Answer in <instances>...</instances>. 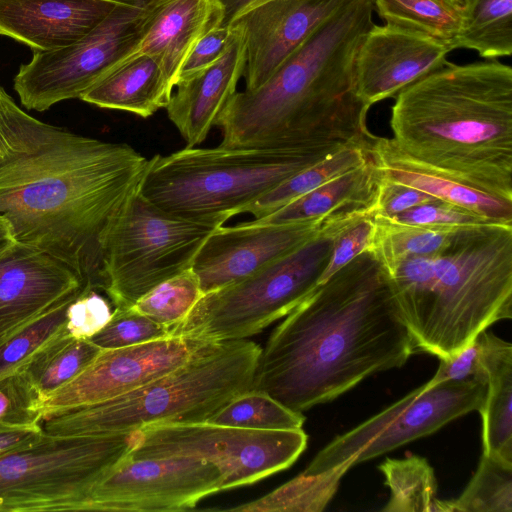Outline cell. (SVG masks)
I'll list each match as a JSON object with an SVG mask.
<instances>
[{
  "label": "cell",
  "mask_w": 512,
  "mask_h": 512,
  "mask_svg": "<svg viewBox=\"0 0 512 512\" xmlns=\"http://www.w3.org/2000/svg\"><path fill=\"white\" fill-rule=\"evenodd\" d=\"M147 162L129 144L36 119L0 85V215L17 242L67 264L85 288L103 290L106 238Z\"/></svg>",
  "instance_id": "obj_1"
},
{
  "label": "cell",
  "mask_w": 512,
  "mask_h": 512,
  "mask_svg": "<svg viewBox=\"0 0 512 512\" xmlns=\"http://www.w3.org/2000/svg\"><path fill=\"white\" fill-rule=\"evenodd\" d=\"M417 350L386 273L363 251L320 284L271 333L252 389L303 413Z\"/></svg>",
  "instance_id": "obj_2"
},
{
  "label": "cell",
  "mask_w": 512,
  "mask_h": 512,
  "mask_svg": "<svg viewBox=\"0 0 512 512\" xmlns=\"http://www.w3.org/2000/svg\"><path fill=\"white\" fill-rule=\"evenodd\" d=\"M374 0H356L315 30L260 87L236 92L217 126L220 145L333 153L366 145L370 108L354 81Z\"/></svg>",
  "instance_id": "obj_3"
},
{
  "label": "cell",
  "mask_w": 512,
  "mask_h": 512,
  "mask_svg": "<svg viewBox=\"0 0 512 512\" xmlns=\"http://www.w3.org/2000/svg\"><path fill=\"white\" fill-rule=\"evenodd\" d=\"M394 144L462 184L512 202V69L447 62L396 95Z\"/></svg>",
  "instance_id": "obj_4"
},
{
  "label": "cell",
  "mask_w": 512,
  "mask_h": 512,
  "mask_svg": "<svg viewBox=\"0 0 512 512\" xmlns=\"http://www.w3.org/2000/svg\"><path fill=\"white\" fill-rule=\"evenodd\" d=\"M387 278L417 350L449 359L512 318V225L459 227L442 249L405 258Z\"/></svg>",
  "instance_id": "obj_5"
},
{
  "label": "cell",
  "mask_w": 512,
  "mask_h": 512,
  "mask_svg": "<svg viewBox=\"0 0 512 512\" xmlns=\"http://www.w3.org/2000/svg\"><path fill=\"white\" fill-rule=\"evenodd\" d=\"M262 348L248 339L211 342L172 371L111 400L49 418L51 435L129 434L149 425L207 421L252 389Z\"/></svg>",
  "instance_id": "obj_6"
},
{
  "label": "cell",
  "mask_w": 512,
  "mask_h": 512,
  "mask_svg": "<svg viewBox=\"0 0 512 512\" xmlns=\"http://www.w3.org/2000/svg\"><path fill=\"white\" fill-rule=\"evenodd\" d=\"M329 154L223 145L185 147L148 159L139 193L169 213L226 222Z\"/></svg>",
  "instance_id": "obj_7"
},
{
  "label": "cell",
  "mask_w": 512,
  "mask_h": 512,
  "mask_svg": "<svg viewBox=\"0 0 512 512\" xmlns=\"http://www.w3.org/2000/svg\"><path fill=\"white\" fill-rule=\"evenodd\" d=\"M363 214L335 213L323 229L250 275L204 294L170 336L213 342L247 339L286 316L318 286L337 231Z\"/></svg>",
  "instance_id": "obj_8"
},
{
  "label": "cell",
  "mask_w": 512,
  "mask_h": 512,
  "mask_svg": "<svg viewBox=\"0 0 512 512\" xmlns=\"http://www.w3.org/2000/svg\"><path fill=\"white\" fill-rule=\"evenodd\" d=\"M128 455V434L45 432L0 456V512L90 511L95 484Z\"/></svg>",
  "instance_id": "obj_9"
},
{
  "label": "cell",
  "mask_w": 512,
  "mask_h": 512,
  "mask_svg": "<svg viewBox=\"0 0 512 512\" xmlns=\"http://www.w3.org/2000/svg\"><path fill=\"white\" fill-rule=\"evenodd\" d=\"M219 219L169 213L138 192L111 228L103 248V291L113 305L130 308L163 281L191 267Z\"/></svg>",
  "instance_id": "obj_10"
},
{
  "label": "cell",
  "mask_w": 512,
  "mask_h": 512,
  "mask_svg": "<svg viewBox=\"0 0 512 512\" xmlns=\"http://www.w3.org/2000/svg\"><path fill=\"white\" fill-rule=\"evenodd\" d=\"M164 0H118L110 13L71 45L33 50L21 65L14 89L28 110L45 111L64 100L81 98L94 84L137 53Z\"/></svg>",
  "instance_id": "obj_11"
},
{
  "label": "cell",
  "mask_w": 512,
  "mask_h": 512,
  "mask_svg": "<svg viewBox=\"0 0 512 512\" xmlns=\"http://www.w3.org/2000/svg\"><path fill=\"white\" fill-rule=\"evenodd\" d=\"M307 440L303 429L258 430L208 421L149 425L128 434L131 458L179 456L215 464L224 476L223 491L287 469Z\"/></svg>",
  "instance_id": "obj_12"
},
{
  "label": "cell",
  "mask_w": 512,
  "mask_h": 512,
  "mask_svg": "<svg viewBox=\"0 0 512 512\" xmlns=\"http://www.w3.org/2000/svg\"><path fill=\"white\" fill-rule=\"evenodd\" d=\"M486 382L478 378L428 382L337 436L302 472L318 475L340 465H353L378 457L408 442L427 436L472 411H480Z\"/></svg>",
  "instance_id": "obj_13"
},
{
  "label": "cell",
  "mask_w": 512,
  "mask_h": 512,
  "mask_svg": "<svg viewBox=\"0 0 512 512\" xmlns=\"http://www.w3.org/2000/svg\"><path fill=\"white\" fill-rule=\"evenodd\" d=\"M213 463L193 457L124 458L93 487L90 511H182L223 491Z\"/></svg>",
  "instance_id": "obj_14"
},
{
  "label": "cell",
  "mask_w": 512,
  "mask_h": 512,
  "mask_svg": "<svg viewBox=\"0 0 512 512\" xmlns=\"http://www.w3.org/2000/svg\"><path fill=\"white\" fill-rule=\"evenodd\" d=\"M211 342L168 336L129 347L101 350L81 373L42 401V422L135 390L184 364Z\"/></svg>",
  "instance_id": "obj_15"
},
{
  "label": "cell",
  "mask_w": 512,
  "mask_h": 512,
  "mask_svg": "<svg viewBox=\"0 0 512 512\" xmlns=\"http://www.w3.org/2000/svg\"><path fill=\"white\" fill-rule=\"evenodd\" d=\"M328 217L287 224L253 220L217 227L191 265L203 295L236 282L293 251L318 234Z\"/></svg>",
  "instance_id": "obj_16"
},
{
  "label": "cell",
  "mask_w": 512,
  "mask_h": 512,
  "mask_svg": "<svg viewBox=\"0 0 512 512\" xmlns=\"http://www.w3.org/2000/svg\"><path fill=\"white\" fill-rule=\"evenodd\" d=\"M356 0H267L242 13L246 44L245 90L264 84L307 38Z\"/></svg>",
  "instance_id": "obj_17"
},
{
  "label": "cell",
  "mask_w": 512,
  "mask_h": 512,
  "mask_svg": "<svg viewBox=\"0 0 512 512\" xmlns=\"http://www.w3.org/2000/svg\"><path fill=\"white\" fill-rule=\"evenodd\" d=\"M451 49L427 35L373 24L354 59L357 95L370 107L441 68Z\"/></svg>",
  "instance_id": "obj_18"
},
{
  "label": "cell",
  "mask_w": 512,
  "mask_h": 512,
  "mask_svg": "<svg viewBox=\"0 0 512 512\" xmlns=\"http://www.w3.org/2000/svg\"><path fill=\"white\" fill-rule=\"evenodd\" d=\"M83 288L81 278L67 264L16 242L0 257V343Z\"/></svg>",
  "instance_id": "obj_19"
},
{
  "label": "cell",
  "mask_w": 512,
  "mask_h": 512,
  "mask_svg": "<svg viewBox=\"0 0 512 512\" xmlns=\"http://www.w3.org/2000/svg\"><path fill=\"white\" fill-rule=\"evenodd\" d=\"M229 26L234 33L223 55L209 67L180 79L166 107L168 118L185 140L186 147H195L206 140L244 75V33L239 25Z\"/></svg>",
  "instance_id": "obj_20"
},
{
  "label": "cell",
  "mask_w": 512,
  "mask_h": 512,
  "mask_svg": "<svg viewBox=\"0 0 512 512\" xmlns=\"http://www.w3.org/2000/svg\"><path fill=\"white\" fill-rule=\"evenodd\" d=\"M118 0H0V34L33 50L59 49L98 25Z\"/></svg>",
  "instance_id": "obj_21"
},
{
  "label": "cell",
  "mask_w": 512,
  "mask_h": 512,
  "mask_svg": "<svg viewBox=\"0 0 512 512\" xmlns=\"http://www.w3.org/2000/svg\"><path fill=\"white\" fill-rule=\"evenodd\" d=\"M368 151L380 175L438 200L470 210L493 222L512 225V202L487 194L441 173L402 152L392 139L371 135Z\"/></svg>",
  "instance_id": "obj_22"
},
{
  "label": "cell",
  "mask_w": 512,
  "mask_h": 512,
  "mask_svg": "<svg viewBox=\"0 0 512 512\" xmlns=\"http://www.w3.org/2000/svg\"><path fill=\"white\" fill-rule=\"evenodd\" d=\"M223 14L219 0H164L137 52L154 58L175 88L185 59L207 32L221 26Z\"/></svg>",
  "instance_id": "obj_23"
},
{
  "label": "cell",
  "mask_w": 512,
  "mask_h": 512,
  "mask_svg": "<svg viewBox=\"0 0 512 512\" xmlns=\"http://www.w3.org/2000/svg\"><path fill=\"white\" fill-rule=\"evenodd\" d=\"M174 86L151 56L137 52L114 68L82 96L100 108L148 118L166 108Z\"/></svg>",
  "instance_id": "obj_24"
},
{
  "label": "cell",
  "mask_w": 512,
  "mask_h": 512,
  "mask_svg": "<svg viewBox=\"0 0 512 512\" xmlns=\"http://www.w3.org/2000/svg\"><path fill=\"white\" fill-rule=\"evenodd\" d=\"M479 336L487 386L479 411L483 453L512 463V344L486 330Z\"/></svg>",
  "instance_id": "obj_25"
},
{
  "label": "cell",
  "mask_w": 512,
  "mask_h": 512,
  "mask_svg": "<svg viewBox=\"0 0 512 512\" xmlns=\"http://www.w3.org/2000/svg\"><path fill=\"white\" fill-rule=\"evenodd\" d=\"M379 184L380 173L370 156L361 166L334 177L272 214L254 220L287 224L317 220L343 210L374 209Z\"/></svg>",
  "instance_id": "obj_26"
},
{
  "label": "cell",
  "mask_w": 512,
  "mask_h": 512,
  "mask_svg": "<svg viewBox=\"0 0 512 512\" xmlns=\"http://www.w3.org/2000/svg\"><path fill=\"white\" fill-rule=\"evenodd\" d=\"M102 349L67 329L42 347L20 371L42 401L81 373Z\"/></svg>",
  "instance_id": "obj_27"
},
{
  "label": "cell",
  "mask_w": 512,
  "mask_h": 512,
  "mask_svg": "<svg viewBox=\"0 0 512 512\" xmlns=\"http://www.w3.org/2000/svg\"><path fill=\"white\" fill-rule=\"evenodd\" d=\"M368 145H351L327 155L264 194L243 213L251 214L254 219L263 218L334 177L361 166L370 157Z\"/></svg>",
  "instance_id": "obj_28"
},
{
  "label": "cell",
  "mask_w": 512,
  "mask_h": 512,
  "mask_svg": "<svg viewBox=\"0 0 512 512\" xmlns=\"http://www.w3.org/2000/svg\"><path fill=\"white\" fill-rule=\"evenodd\" d=\"M390 489L384 512H445L437 498V480L428 461L411 455L403 459L386 458L379 465Z\"/></svg>",
  "instance_id": "obj_29"
},
{
  "label": "cell",
  "mask_w": 512,
  "mask_h": 512,
  "mask_svg": "<svg viewBox=\"0 0 512 512\" xmlns=\"http://www.w3.org/2000/svg\"><path fill=\"white\" fill-rule=\"evenodd\" d=\"M476 51L486 59L512 53V0H469L455 49Z\"/></svg>",
  "instance_id": "obj_30"
},
{
  "label": "cell",
  "mask_w": 512,
  "mask_h": 512,
  "mask_svg": "<svg viewBox=\"0 0 512 512\" xmlns=\"http://www.w3.org/2000/svg\"><path fill=\"white\" fill-rule=\"evenodd\" d=\"M369 247L387 277L397 265L413 255L434 253L448 244L459 227H428L392 223L375 219Z\"/></svg>",
  "instance_id": "obj_31"
},
{
  "label": "cell",
  "mask_w": 512,
  "mask_h": 512,
  "mask_svg": "<svg viewBox=\"0 0 512 512\" xmlns=\"http://www.w3.org/2000/svg\"><path fill=\"white\" fill-rule=\"evenodd\" d=\"M374 10L386 24L412 30L455 49L463 17L439 0H374Z\"/></svg>",
  "instance_id": "obj_32"
},
{
  "label": "cell",
  "mask_w": 512,
  "mask_h": 512,
  "mask_svg": "<svg viewBox=\"0 0 512 512\" xmlns=\"http://www.w3.org/2000/svg\"><path fill=\"white\" fill-rule=\"evenodd\" d=\"M349 468L343 464L318 475L300 473L269 494L228 510L239 512L322 511L336 493L341 477Z\"/></svg>",
  "instance_id": "obj_33"
},
{
  "label": "cell",
  "mask_w": 512,
  "mask_h": 512,
  "mask_svg": "<svg viewBox=\"0 0 512 512\" xmlns=\"http://www.w3.org/2000/svg\"><path fill=\"white\" fill-rule=\"evenodd\" d=\"M444 505L445 512H512V463L483 453L462 494Z\"/></svg>",
  "instance_id": "obj_34"
},
{
  "label": "cell",
  "mask_w": 512,
  "mask_h": 512,
  "mask_svg": "<svg viewBox=\"0 0 512 512\" xmlns=\"http://www.w3.org/2000/svg\"><path fill=\"white\" fill-rule=\"evenodd\" d=\"M207 421L247 429L296 430L302 429L305 417L270 395L250 389L233 397Z\"/></svg>",
  "instance_id": "obj_35"
},
{
  "label": "cell",
  "mask_w": 512,
  "mask_h": 512,
  "mask_svg": "<svg viewBox=\"0 0 512 512\" xmlns=\"http://www.w3.org/2000/svg\"><path fill=\"white\" fill-rule=\"evenodd\" d=\"M83 289L64 298L0 343V379L22 369L42 347L66 330L68 306Z\"/></svg>",
  "instance_id": "obj_36"
},
{
  "label": "cell",
  "mask_w": 512,
  "mask_h": 512,
  "mask_svg": "<svg viewBox=\"0 0 512 512\" xmlns=\"http://www.w3.org/2000/svg\"><path fill=\"white\" fill-rule=\"evenodd\" d=\"M202 296L198 276L190 267L151 289L131 308L170 327L183 320Z\"/></svg>",
  "instance_id": "obj_37"
},
{
  "label": "cell",
  "mask_w": 512,
  "mask_h": 512,
  "mask_svg": "<svg viewBox=\"0 0 512 512\" xmlns=\"http://www.w3.org/2000/svg\"><path fill=\"white\" fill-rule=\"evenodd\" d=\"M170 336L169 327L133 308L115 307L108 323L89 340L100 349H117Z\"/></svg>",
  "instance_id": "obj_38"
},
{
  "label": "cell",
  "mask_w": 512,
  "mask_h": 512,
  "mask_svg": "<svg viewBox=\"0 0 512 512\" xmlns=\"http://www.w3.org/2000/svg\"><path fill=\"white\" fill-rule=\"evenodd\" d=\"M0 422L41 424V398L19 370L0 379Z\"/></svg>",
  "instance_id": "obj_39"
},
{
  "label": "cell",
  "mask_w": 512,
  "mask_h": 512,
  "mask_svg": "<svg viewBox=\"0 0 512 512\" xmlns=\"http://www.w3.org/2000/svg\"><path fill=\"white\" fill-rule=\"evenodd\" d=\"M375 225L374 213H367L352 218L337 231L331 256L320 276L319 285L356 256L369 249Z\"/></svg>",
  "instance_id": "obj_40"
},
{
  "label": "cell",
  "mask_w": 512,
  "mask_h": 512,
  "mask_svg": "<svg viewBox=\"0 0 512 512\" xmlns=\"http://www.w3.org/2000/svg\"><path fill=\"white\" fill-rule=\"evenodd\" d=\"M384 220L403 225L428 227H465L496 223L470 210L438 199L412 207Z\"/></svg>",
  "instance_id": "obj_41"
},
{
  "label": "cell",
  "mask_w": 512,
  "mask_h": 512,
  "mask_svg": "<svg viewBox=\"0 0 512 512\" xmlns=\"http://www.w3.org/2000/svg\"><path fill=\"white\" fill-rule=\"evenodd\" d=\"M113 310L96 290L84 288L67 309L66 329L76 339L89 340L110 320Z\"/></svg>",
  "instance_id": "obj_42"
},
{
  "label": "cell",
  "mask_w": 512,
  "mask_h": 512,
  "mask_svg": "<svg viewBox=\"0 0 512 512\" xmlns=\"http://www.w3.org/2000/svg\"><path fill=\"white\" fill-rule=\"evenodd\" d=\"M233 33L232 26H218L207 32L185 59L179 71L178 81L216 62L227 49Z\"/></svg>",
  "instance_id": "obj_43"
},
{
  "label": "cell",
  "mask_w": 512,
  "mask_h": 512,
  "mask_svg": "<svg viewBox=\"0 0 512 512\" xmlns=\"http://www.w3.org/2000/svg\"><path fill=\"white\" fill-rule=\"evenodd\" d=\"M435 199L422 191L387 180L380 175L374 218L388 219L412 207Z\"/></svg>",
  "instance_id": "obj_44"
},
{
  "label": "cell",
  "mask_w": 512,
  "mask_h": 512,
  "mask_svg": "<svg viewBox=\"0 0 512 512\" xmlns=\"http://www.w3.org/2000/svg\"><path fill=\"white\" fill-rule=\"evenodd\" d=\"M480 358L481 339L478 334L472 342L453 357L440 359L438 369L428 383L433 385L443 381H459L468 378H478L485 381Z\"/></svg>",
  "instance_id": "obj_45"
},
{
  "label": "cell",
  "mask_w": 512,
  "mask_h": 512,
  "mask_svg": "<svg viewBox=\"0 0 512 512\" xmlns=\"http://www.w3.org/2000/svg\"><path fill=\"white\" fill-rule=\"evenodd\" d=\"M44 434L42 424L12 425L0 422V456L33 445Z\"/></svg>",
  "instance_id": "obj_46"
},
{
  "label": "cell",
  "mask_w": 512,
  "mask_h": 512,
  "mask_svg": "<svg viewBox=\"0 0 512 512\" xmlns=\"http://www.w3.org/2000/svg\"><path fill=\"white\" fill-rule=\"evenodd\" d=\"M264 1L267 0H219L224 11L221 26H229L242 13Z\"/></svg>",
  "instance_id": "obj_47"
},
{
  "label": "cell",
  "mask_w": 512,
  "mask_h": 512,
  "mask_svg": "<svg viewBox=\"0 0 512 512\" xmlns=\"http://www.w3.org/2000/svg\"><path fill=\"white\" fill-rule=\"evenodd\" d=\"M16 242L11 224L0 215V257Z\"/></svg>",
  "instance_id": "obj_48"
},
{
  "label": "cell",
  "mask_w": 512,
  "mask_h": 512,
  "mask_svg": "<svg viewBox=\"0 0 512 512\" xmlns=\"http://www.w3.org/2000/svg\"><path fill=\"white\" fill-rule=\"evenodd\" d=\"M447 7L460 14L462 17L464 16L469 0H439Z\"/></svg>",
  "instance_id": "obj_49"
}]
</instances>
